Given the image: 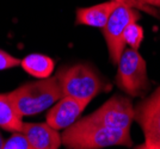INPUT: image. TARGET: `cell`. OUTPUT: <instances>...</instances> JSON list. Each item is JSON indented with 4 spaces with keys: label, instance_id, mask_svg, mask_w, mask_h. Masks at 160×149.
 <instances>
[{
    "label": "cell",
    "instance_id": "1",
    "mask_svg": "<svg viewBox=\"0 0 160 149\" xmlns=\"http://www.w3.org/2000/svg\"><path fill=\"white\" fill-rule=\"evenodd\" d=\"M62 144L71 149H98L111 146L130 147L133 142L130 132L104 127L91 121L81 118L63 130L61 134Z\"/></svg>",
    "mask_w": 160,
    "mask_h": 149
},
{
    "label": "cell",
    "instance_id": "2",
    "mask_svg": "<svg viewBox=\"0 0 160 149\" xmlns=\"http://www.w3.org/2000/svg\"><path fill=\"white\" fill-rule=\"evenodd\" d=\"M22 117L37 115L49 108L63 97L56 76L28 82L8 93Z\"/></svg>",
    "mask_w": 160,
    "mask_h": 149
},
{
    "label": "cell",
    "instance_id": "3",
    "mask_svg": "<svg viewBox=\"0 0 160 149\" xmlns=\"http://www.w3.org/2000/svg\"><path fill=\"white\" fill-rule=\"evenodd\" d=\"M56 79L63 95L91 102L96 95L107 91L108 85L93 68L86 63H77L62 67Z\"/></svg>",
    "mask_w": 160,
    "mask_h": 149
},
{
    "label": "cell",
    "instance_id": "4",
    "mask_svg": "<svg viewBox=\"0 0 160 149\" xmlns=\"http://www.w3.org/2000/svg\"><path fill=\"white\" fill-rule=\"evenodd\" d=\"M116 74L117 86L132 97H141L149 87L147 65L138 49L124 50L118 61Z\"/></svg>",
    "mask_w": 160,
    "mask_h": 149
},
{
    "label": "cell",
    "instance_id": "5",
    "mask_svg": "<svg viewBox=\"0 0 160 149\" xmlns=\"http://www.w3.org/2000/svg\"><path fill=\"white\" fill-rule=\"evenodd\" d=\"M141 14L138 10L117 4L113 8L105 25L102 27L109 50V56L112 63H118L122 53L124 51V31L130 23L138 22Z\"/></svg>",
    "mask_w": 160,
    "mask_h": 149
},
{
    "label": "cell",
    "instance_id": "6",
    "mask_svg": "<svg viewBox=\"0 0 160 149\" xmlns=\"http://www.w3.org/2000/svg\"><path fill=\"white\" fill-rule=\"evenodd\" d=\"M87 118L108 128L129 131L135 119V108L130 99L122 95H113L93 113L87 116Z\"/></svg>",
    "mask_w": 160,
    "mask_h": 149
},
{
    "label": "cell",
    "instance_id": "7",
    "mask_svg": "<svg viewBox=\"0 0 160 149\" xmlns=\"http://www.w3.org/2000/svg\"><path fill=\"white\" fill-rule=\"evenodd\" d=\"M135 121L145 135V143L140 148L160 149V87L138 104Z\"/></svg>",
    "mask_w": 160,
    "mask_h": 149
},
{
    "label": "cell",
    "instance_id": "8",
    "mask_svg": "<svg viewBox=\"0 0 160 149\" xmlns=\"http://www.w3.org/2000/svg\"><path fill=\"white\" fill-rule=\"evenodd\" d=\"M90 102L63 95L48 111L47 123L56 130H65L78 121Z\"/></svg>",
    "mask_w": 160,
    "mask_h": 149
},
{
    "label": "cell",
    "instance_id": "9",
    "mask_svg": "<svg viewBox=\"0 0 160 149\" xmlns=\"http://www.w3.org/2000/svg\"><path fill=\"white\" fill-rule=\"evenodd\" d=\"M22 132L27 136L31 149H58L62 144L61 135L48 123H24Z\"/></svg>",
    "mask_w": 160,
    "mask_h": 149
},
{
    "label": "cell",
    "instance_id": "10",
    "mask_svg": "<svg viewBox=\"0 0 160 149\" xmlns=\"http://www.w3.org/2000/svg\"><path fill=\"white\" fill-rule=\"evenodd\" d=\"M117 2L115 0L105 1L102 4H97L90 7H82L77 10V24H82L87 26L102 27L105 25L109 17Z\"/></svg>",
    "mask_w": 160,
    "mask_h": 149
},
{
    "label": "cell",
    "instance_id": "11",
    "mask_svg": "<svg viewBox=\"0 0 160 149\" xmlns=\"http://www.w3.org/2000/svg\"><path fill=\"white\" fill-rule=\"evenodd\" d=\"M22 118L8 93H0V128L11 132L20 131L23 125Z\"/></svg>",
    "mask_w": 160,
    "mask_h": 149
},
{
    "label": "cell",
    "instance_id": "12",
    "mask_svg": "<svg viewBox=\"0 0 160 149\" xmlns=\"http://www.w3.org/2000/svg\"><path fill=\"white\" fill-rule=\"evenodd\" d=\"M20 66L28 74L38 79L49 78L54 70V60L42 54H30L20 60Z\"/></svg>",
    "mask_w": 160,
    "mask_h": 149
},
{
    "label": "cell",
    "instance_id": "13",
    "mask_svg": "<svg viewBox=\"0 0 160 149\" xmlns=\"http://www.w3.org/2000/svg\"><path fill=\"white\" fill-rule=\"evenodd\" d=\"M123 38H124V43L126 44H128L129 47L133 48V49H138L139 50V48L141 46V42L143 40V30H142V27L136 22L130 23L127 29H126V31H124Z\"/></svg>",
    "mask_w": 160,
    "mask_h": 149
},
{
    "label": "cell",
    "instance_id": "14",
    "mask_svg": "<svg viewBox=\"0 0 160 149\" xmlns=\"http://www.w3.org/2000/svg\"><path fill=\"white\" fill-rule=\"evenodd\" d=\"M2 149H31L27 136L22 131H14L7 140L4 141Z\"/></svg>",
    "mask_w": 160,
    "mask_h": 149
},
{
    "label": "cell",
    "instance_id": "15",
    "mask_svg": "<svg viewBox=\"0 0 160 149\" xmlns=\"http://www.w3.org/2000/svg\"><path fill=\"white\" fill-rule=\"evenodd\" d=\"M117 4L121 5H124L130 8H135L138 11H142L145 13H148L153 17H158L159 14L155 11V8L153 6H149L148 4H146L143 0H115Z\"/></svg>",
    "mask_w": 160,
    "mask_h": 149
},
{
    "label": "cell",
    "instance_id": "16",
    "mask_svg": "<svg viewBox=\"0 0 160 149\" xmlns=\"http://www.w3.org/2000/svg\"><path fill=\"white\" fill-rule=\"evenodd\" d=\"M19 65H20V59H17V57L12 56L11 54H8V53L0 49V70L17 67Z\"/></svg>",
    "mask_w": 160,
    "mask_h": 149
},
{
    "label": "cell",
    "instance_id": "17",
    "mask_svg": "<svg viewBox=\"0 0 160 149\" xmlns=\"http://www.w3.org/2000/svg\"><path fill=\"white\" fill-rule=\"evenodd\" d=\"M146 4H148L149 6H158L160 7V0H143Z\"/></svg>",
    "mask_w": 160,
    "mask_h": 149
},
{
    "label": "cell",
    "instance_id": "18",
    "mask_svg": "<svg viewBox=\"0 0 160 149\" xmlns=\"http://www.w3.org/2000/svg\"><path fill=\"white\" fill-rule=\"evenodd\" d=\"M4 148V138H2V136L0 135V149Z\"/></svg>",
    "mask_w": 160,
    "mask_h": 149
}]
</instances>
